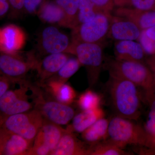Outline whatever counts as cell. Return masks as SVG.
<instances>
[{"mask_svg": "<svg viewBox=\"0 0 155 155\" xmlns=\"http://www.w3.org/2000/svg\"><path fill=\"white\" fill-rule=\"evenodd\" d=\"M112 14L130 20L142 30H147L155 25V10L143 11L125 7H116Z\"/></svg>", "mask_w": 155, "mask_h": 155, "instance_id": "cell-16", "label": "cell"}, {"mask_svg": "<svg viewBox=\"0 0 155 155\" xmlns=\"http://www.w3.org/2000/svg\"><path fill=\"white\" fill-rule=\"evenodd\" d=\"M104 112L100 107L94 110H82L74 116L72 125L68 129L82 133L98 120L104 118Z\"/></svg>", "mask_w": 155, "mask_h": 155, "instance_id": "cell-19", "label": "cell"}, {"mask_svg": "<svg viewBox=\"0 0 155 155\" xmlns=\"http://www.w3.org/2000/svg\"><path fill=\"white\" fill-rule=\"evenodd\" d=\"M11 7L14 12V16L24 11V0H8Z\"/></svg>", "mask_w": 155, "mask_h": 155, "instance_id": "cell-33", "label": "cell"}, {"mask_svg": "<svg viewBox=\"0 0 155 155\" xmlns=\"http://www.w3.org/2000/svg\"><path fill=\"white\" fill-rule=\"evenodd\" d=\"M145 30L147 36L155 41V25Z\"/></svg>", "mask_w": 155, "mask_h": 155, "instance_id": "cell-36", "label": "cell"}, {"mask_svg": "<svg viewBox=\"0 0 155 155\" xmlns=\"http://www.w3.org/2000/svg\"><path fill=\"white\" fill-rule=\"evenodd\" d=\"M11 5L8 0H0V17H5L8 12Z\"/></svg>", "mask_w": 155, "mask_h": 155, "instance_id": "cell-35", "label": "cell"}, {"mask_svg": "<svg viewBox=\"0 0 155 155\" xmlns=\"http://www.w3.org/2000/svg\"><path fill=\"white\" fill-rule=\"evenodd\" d=\"M110 76L120 78L133 82L146 93L155 91V76L143 63L114 59L108 62Z\"/></svg>", "mask_w": 155, "mask_h": 155, "instance_id": "cell-2", "label": "cell"}, {"mask_svg": "<svg viewBox=\"0 0 155 155\" xmlns=\"http://www.w3.org/2000/svg\"><path fill=\"white\" fill-rule=\"evenodd\" d=\"M147 101L150 105L148 117L144 126L148 137L151 147L155 148V91L146 93Z\"/></svg>", "mask_w": 155, "mask_h": 155, "instance_id": "cell-25", "label": "cell"}, {"mask_svg": "<svg viewBox=\"0 0 155 155\" xmlns=\"http://www.w3.org/2000/svg\"><path fill=\"white\" fill-rule=\"evenodd\" d=\"M142 31L130 20L112 14L107 37L116 41H135L139 38Z\"/></svg>", "mask_w": 155, "mask_h": 155, "instance_id": "cell-13", "label": "cell"}, {"mask_svg": "<svg viewBox=\"0 0 155 155\" xmlns=\"http://www.w3.org/2000/svg\"><path fill=\"white\" fill-rule=\"evenodd\" d=\"M152 67L153 68V69L154 70V75L155 76V62H152Z\"/></svg>", "mask_w": 155, "mask_h": 155, "instance_id": "cell-38", "label": "cell"}, {"mask_svg": "<svg viewBox=\"0 0 155 155\" xmlns=\"http://www.w3.org/2000/svg\"><path fill=\"white\" fill-rule=\"evenodd\" d=\"M81 66V64L76 57H70L59 71L44 84L49 82L65 83L78 71Z\"/></svg>", "mask_w": 155, "mask_h": 155, "instance_id": "cell-23", "label": "cell"}, {"mask_svg": "<svg viewBox=\"0 0 155 155\" xmlns=\"http://www.w3.org/2000/svg\"><path fill=\"white\" fill-rule=\"evenodd\" d=\"M126 0H114L115 7H119L121 6Z\"/></svg>", "mask_w": 155, "mask_h": 155, "instance_id": "cell-37", "label": "cell"}, {"mask_svg": "<svg viewBox=\"0 0 155 155\" xmlns=\"http://www.w3.org/2000/svg\"><path fill=\"white\" fill-rule=\"evenodd\" d=\"M108 86L118 116L130 120L138 119L141 107L138 87L129 81L112 76H110Z\"/></svg>", "mask_w": 155, "mask_h": 155, "instance_id": "cell-1", "label": "cell"}, {"mask_svg": "<svg viewBox=\"0 0 155 155\" xmlns=\"http://www.w3.org/2000/svg\"><path fill=\"white\" fill-rule=\"evenodd\" d=\"M103 11L112 13L115 8L114 0H90Z\"/></svg>", "mask_w": 155, "mask_h": 155, "instance_id": "cell-32", "label": "cell"}, {"mask_svg": "<svg viewBox=\"0 0 155 155\" xmlns=\"http://www.w3.org/2000/svg\"><path fill=\"white\" fill-rule=\"evenodd\" d=\"M12 83L10 79L6 76L2 75L0 77V97L9 89L11 84Z\"/></svg>", "mask_w": 155, "mask_h": 155, "instance_id": "cell-34", "label": "cell"}, {"mask_svg": "<svg viewBox=\"0 0 155 155\" xmlns=\"http://www.w3.org/2000/svg\"><path fill=\"white\" fill-rule=\"evenodd\" d=\"M44 0H24V11L29 14H37Z\"/></svg>", "mask_w": 155, "mask_h": 155, "instance_id": "cell-31", "label": "cell"}, {"mask_svg": "<svg viewBox=\"0 0 155 155\" xmlns=\"http://www.w3.org/2000/svg\"><path fill=\"white\" fill-rule=\"evenodd\" d=\"M67 53L76 56L81 65L86 68L90 86L95 84L102 67V44L72 41Z\"/></svg>", "mask_w": 155, "mask_h": 155, "instance_id": "cell-4", "label": "cell"}, {"mask_svg": "<svg viewBox=\"0 0 155 155\" xmlns=\"http://www.w3.org/2000/svg\"><path fill=\"white\" fill-rule=\"evenodd\" d=\"M48 91L59 102L69 104L74 101L76 97L75 91L69 84L58 82H47L43 84Z\"/></svg>", "mask_w": 155, "mask_h": 155, "instance_id": "cell-22", "label": "cell"}, {"mask_svg": "<svg viewBox=\"0 0 155 155\" xmlns=\"http://www.w3.org/2000/svg\"><path fill=\"white\" fill-rule=\"evenodd\" d=\"M73 131L66 130L52 155H88L89 147L78 139Z\"/></svg>", "mask_w": 155, "mask_h": 155, "instance_id": "cell-17", "label": "cell"}, {"mask_svg": "<svg viewBox=\"0 0 155 155\" xmlns=\"http://www.w3.org/2000/svg\"><path fill=\"white\" fill-rule=\"evenodd\" d=\"M39 60L33 53H27L26 58L20 53L16 54L1 52L0 71L13 83L24 80L31 69H35Z\"/></svg>", "mask_w": 155, "mask_h": 155, "instance_id": "cell-8", "label": "cell"}, {"mask_svg": "<svg viewBox=\"0 0 155 155\" xmlns=\"http://www.w3.org/2000/svg\"><path fill=\"white\" fill-rule=\"evenodd\" d=\"M45 119L36 109L14 114L3 119L2 128L16 134L33 144Z\"/></svg>", "mask_w": 155, "mask_h": 155, "instance_id": "cell-6", "label": "cell"}, {"mask_svg": "<svg viewBox=\"0 0 155 155\" xmlns=\"http://www.w3.org/2000/svg\"><path fill=\"white\" fill-rule=\"evenodd\" d=\"M66 130L60 125L45 120L28 155H50L55 148Z\"/></svg>", "mask_w": 155, "mask_h": 155, "instance_id": "cell-10", "label": "cell"}, {"mask_svg": "<svg viewBox=\"0 0 155 155\" xmlns=\"http://www.w3.org/2000/svg\"><path fill=\"white\" fill-rule=\"evenodd\" d=\"M154 48L155 50V44H154Z\"/></svg>", "mask_w": 155, "mask_h": 155, "instance_id": "cell-39", "label": "cell"}, {"mask_svg": "<svg viewBox=\"0 0 155 155\" xmlns=\"http://www.w3.org/2000/svg\"><path fill=\"white\" fill-rule=\"evenodd\" d=\"M37 14L43 22L58 24L67 28L66 15L61 7L54 1L44 3Z\"/></svg>", "mask_w": 155, "mask_h": 155, "instance_id": "cell-20", "label": "cell"}, {"mask_svg": "<svg viewBox=\"0 0 155 155\" xmlns=\"http://www.w3.org/2000/svg\"><path fill=\"white\" fill-rule=\"evenodd\" d=\"M108 137L123 149L127 145L151 147L144 127L119 116L110 120Z\"/></svg>", "mask_w": 155, "mask_h": 155, "instance_id": "cell-3", "label": "cell"}, {"mask_svg": "<svg viewBox=\"0 0 155 155\" xmlns=\"http://www.w3.org/2000/svg\"><path fill=\"white\" fill-rule=\"evenodd\" d=\"M32 143L16 134L1 128L0 155H28Z\"/></svg>", "mask_w": 155, "mask_h": 155, "instance_id": "cell-14", "label": "cell"}, {"mask_svg": "<svg viewBox=\"0 0 155 155\" xmlns=\"http://www.w3.org/2000/svg\"><path fill=\"white\" fill-rule=\"evenodd\" d=\"M19 88L9 89L0 97V110L5 118L14 114L24 113L35 109L38 90L32 95L28 92L32 86L25 80L18 82Z\"/></svg>", "mask_w": 155, "mask_h": 155, "instance_id": "cell-5", "label": "cell"}, {"mask_svg": "<svg viewBox=\"0 0 155 155\" xmlns=\"http://www.w3.org/2000/svg\"><path fill=\"white\" fill-rule=\"evenodd\" d=\"M114 54L118 60L143 63L146 53L140 43L133 40L119 41L114 45Z\"/></svg>", "mask_w": 155, "mask_h": 155, "instance_id": "cell-18", "label": "cell"}, {"mask_svg": "<svg viewBox=\"0 0 155 155\" xmlns=\"http://www.w3.org/2000/svg\"><path fill=\"white\" fill-rule=\"evenodd\" d=\"M112 17V13L101 12L90 21L72 28V41L102 43L107 36Z\"/></svg>", "mask_w": 155, "mask_h": 155, "instance_id": "cell-7", "label": "cell"}, {"mask_svg": "<svg viewBox=\"0 0 155 155\" xmlns=\"http://www.w3.org/2000/svg\"><path fill=\"white\" fill-rule=\"evenodd\" d=\"M35 109L40 113L45 120L60 126L67 125L75 116L72 107L55 100H45L41 93L37 97Z\"/></svg>", "mask_w": 155, "mask_h": 155, "instance_id": "cell-9", "label": "cell"}, {"mask_svg": "<svg viewBox=\"0 0 155 155\" xmlns=\"http://www.w3.org/2000/svg\"><path fill=\"white\" fill-rule=\"evenodd\" d=\"M138 40L144 49L146 54L153 55H155V41L147 36L145 30L142 31Z\"/></svg>", "mask_w": 155, "mask_h": 155, "instance_id": "cell-30", "label": "cell"}, {"mask_svg": "<svg viewBox=\"0 0 155 155\" xmlns=\"http://www.w3.org/2000/svg\"><path fill=\"white\" fill-rule=\"evenodd\" d=\"M140 11L155 10V0H126L121 6Z\"/></svg>", "mask_w": 155, "mask_h": 155, "instance_id": "cell-29", "label": "cell"}, {"mask_svg": "<svg viewBox=\"0 0 155 155\" xmlns=\"http://www.w3.org/2000/svg\"><path fill=\"white\" fill-rule=\"evenodd\" d=\"M102 12L104 11L97 7L90 0H80L75 27L90 21Z\"/></svg>", "mask_w": 155, "mask_h": 155, "instance_id": "cell-26", "label": "cell"}, {"mask_svg": "<svg viewBox=\"0 0 155 155\" xmlns=\"http://www.w3.org/2000/svg\"><path fill=\"white\" fill-rule=\"evenodd\" d=\"M38 43L39 51L42 55L67 53L72 40L57 27L51 25L42 31Z\"/></svg>", "mask_w": 155, "mask_h": 155, "instance_id": "cell-11", "label": "cell"}, {"mask_svg": "<svg viewBox=\"0 0 155 155\" xmlns=\"http://www.w3.org/2000/svg\"><path fill=\"white\" fill-rule=\"evenodd\" d=\"M64 11L67 22V28L71 29L75 26L80 0H54Z\"/></svg>", "mask_w": 155, "mask_h": 155, "instance_id": "cell-27", "label": "cell"}, {"mask_svg": "<svg viewBox=\"0 0 155 155\" xmlns=\"http://www.w3.org/2000/svg\"><path fill=\"white\" fill-rule=\"evenodd\" d=\"M118 145L108 140L99 142L89 147L88 155H127L130 153L124 150Z\"/></svg>", "mask_w": 155, "mask_h": 155, "instance_id": "cell-24", "label": "cell"}, {"mask_svg": "<svg viewBox=\"0 0 155 155\" xmlns=\"http://www.w3.org/2000/svg\"><path fill=\"white\" fill-rule=\"evenodd\" d=\"M109 121L101 118L82 133L84 141L92 145L106 139L108 137Z\"/></svg>", "mask_w": 155, "mask_h": 155, "instance_id": "cell-21", "label": "cell"}, {"mask_svg": "<svg viewBox=\"0 0 155 155\" xmlns=\"http://www.w3.org/2000/svg\"><path fill=\"white\" fill-rule=\"evenodd\" d=\"M101 101L99 95L92 91L87 90L81 95L78 104L82 110H87L100 107Z\"/></svg>", "mask_w": 155, "mask_h": 155, "instance_id": "cell-28", "label": "cell"}, {"mask_svg": "<svg viewBox=\"0 0 155 155\" xmlns=\"http://www.w3.org/2000/svg\"><path fill=\"white\" fill-rule=\"evenodd\" d=\"M66 53L50 54L39 60L35 70L41 84L56 74L70 58Z\"/></svg>", "mask_w": 155, "mask_h": 155, "instance_id": "cell-15", "label": "cell"}, {"mask_svg": "<svg viewBox=\"0 0 155 155\" xmlns=\"http://www.w3.org/2000/svg\"><path fill=\"white\" fill-rule=\"evenodd\" d=\"M26 35L22 28L9 24L0 29L1 52L16 54L20 52L26 42Z\"/></svg>", "mask_w": 155, "mask_h": 155, "instance_id": "cell-12", "label": "cell"}]
</instances>
